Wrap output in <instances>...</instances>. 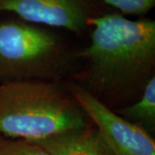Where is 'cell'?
I'll use <instances>...</instances> for the list:
<instances>
[{
	"label": "cell",
	"mask_w": 155,
	"mask_h": 155,
	"mask_svg": "<svg viewBox=\"0 0 155 155\" xmlns=\"http://www.w3.org/2000/svg\"><path fill=\"white\" fill-rule=\"evenodd\" d=\"M0 12H11L25 22L84 34L97 16L91 0H0Z\"/></svg>",
	"instance_id": "obj_5"
},
{
	"label": "cell",
	"mask_w": 155,
	"mask_h": 155,
	"mask_svg": "<svg viewBox=\"0 0 155 155\" xmlns=\"http://www.w3.org/2000/svg\"><path fill=\"white\" fill-rule=\"evenodd\" d=\"M77 52L44 26L22 19L0 21V84L65 81L76 71Z\"/></svg>",
	"instance_id": "obj_3"
},
{
	"label": "cell",
	"mask_w": 155,
	"mask_h": 155,
	"mask_svg": "<svg viewBox=\"0 0 155 155\" xmlns=\"http://www.w3.org/2000/svg\"><path fill=\"white\" fill-rule=\"evenodd\" d=\"M68 91L88 116L114 155H155L152 135L103 104L72 81H66Z\"/></svg>",
	"instance_id": "obj_4"
},
{
	"label": "cell",
	"mask_w": 155,
	"mask_h": 155,
	"mask_svg": "<svg viewBox=\"0 0 155 155\" xmlns=\"http://www.w3.org/2000/svg\"><path fill=\"white\" fill-rule=\"evenodd\" d=\"M128 122L138 125L151 134L155 131V77L147 84L140 97L131 105L115 110Z\"/></svg>",
	"instance_id": "obj_7"
},
{
	"label": "cell",
	"mask_w": 155,
	"mask_h": 155,
	"mask_svg": "<svg viewBox=\"0 0 155 155\" xmlns=\"http://www.w3.org/2000/svg\"><path fill=\"white\" fill-rule=\"evenodd\" d=\"M0 155H50L36 143L22 139H11L0 135Z\"/></svg>",
	"instance_id": "obj_8"
},
{
	"label": "cell",
	"mask_w": 155,
	"mask_h": 155,
	"mask_svg": "<svg viewBox=\"0 0 155 155\" xmlns=\"http://www.w3.org/2000/svg\"><path fill=\"white\" fill-rule=\"evenodd\" d=\"M92 126L66 81L0 84V135L29 141Z\"/></svg>",
	"instance_id": "obj_2"
},
{
	"label": "cell",
	"mask_w": 155,
	"mask_h": 155,
	"mask_svg": "<svg viewBox=\"0 0 155 155\" xmlns=\"http://www.w3.org/2000/svg\"><path fill=\"white\" fill-rule=\"evenodd\" d=\"M33 142L50 155H114L93 125Z\"/></svg>",
	"instance_id": "obj_6"
},
{
	"label": "cell",
	"mask_w": 155,
	"mask_h": 155,
	"mask_svg": "<svg viewBox=\"0 0 155 155\" xmlns=\"http://www.w3.org/2000/svg\"><path fill=\"white\" fill-rule=\"evenodd\" d=\"M105 4L117 9L123 16H142L155 5V0H103Z\"/></svg>",
	"instance_id": "obj_9"
},
{
	"label": "cell",
	"mask_w": 155,
	"mask_h": 155,
	"mask_svg": "<svg viewBox=\"0 0 155 155\" xmlns=\"http://www.w3.org/2000/svg\"><path fill=\"white\" fill-rule=\"evenodd\" d=\"M89 27L91 41L77 52L83 67L70 81L112 110L131 105L155 77V22L110 13L91 17Z\"/></svg>",
	"instance_id": "obj_1"
}]
</instances>
